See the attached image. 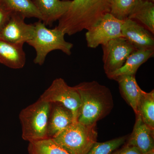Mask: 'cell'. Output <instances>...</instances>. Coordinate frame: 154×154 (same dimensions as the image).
<instances>
[{
  "label": "cell",
  "instance_id": "20",
  "mask_svg": "<svg viewBox=\"0 0 154 154\" xmlns=\"http://www.w3.org/2000/svg\"><path fill=\"white\" fill-rule=\"evenodd\" d=\"M29 154H70L56 143L51 138L29 142Z\"/></svg>",
  "mask_w": 154,
  "mask_h": 154
},
{
  "label": "cell",
  "instance_id": "9",
  "mask_svg": "<svg viewBox=\"0 0 154 154\" xmlns=\"http://www.w3.org/2000/svg\"><path fill=\"white\" fill-rule=\"evenodd\" d=\"M25 19L21 14L12 13L0 30V39L14 44L27 43L33 38L35 26L25 23Z\"/></svg>",
  "mask_w": 154,
  "mask_h": 154
},
{
  "label": "cell",
  "instance_id": "25",
  "mask_svg": "<svg viewBox=\"0 0 154 154\" xmlns=\"http://www.w3.org/2000/svg\"><path fill=\"white\" fill-rule=\"evenodd\" d=\"M143 154H154V149L151 150Z\"/></svg>",
  "mask_w": 154,
  "mask_h": 154
},
{
  "label": "cell",
  "instance_id": "5",
  "mask_svg": "<svg viewBox=\"0 0 154 154\" xmlns=\"http://www.w3.org/2000/svg\"><path fill=\"white\" fill-rule=\"evenodd\" d=\"M96 126L73 122L52 138L69 154H87L97 142Z\"/></svg>",
  "mask_w": 154,
  "mask_h": 154
},
{
  "label": "cell",
  "instance_id": "26",
  "mask_svg": "<svg viewBox=\"0 0 154 154\" xmlns=\"http://www.w3.org/2000/svg\"><path fill=\"white\" fill-rule=\"evenodd\" d=\"M148 1H150V2H154V0H148Z\"/></svg>",
  "mask_w": 154,
  "mask_h": 154
},
{
  "label": "cell",
  "instance_id": "21",
  "mask_svg": "<svg viewBox=\"0 0 154 154\" xmlns=\"http://www.w3.org/2000/svg\"><path fill=\"white\" fill-rule=\"evenodd\" d=\"M138 0H110V14L119 20L128 18Z\"/></svg>",
  "mask_w": 154,
  "mask_h": 154
},
{
  "label": "cell",
  "instance_id": "3",
  "mask_svg": "<svg viewBox=\"0 0 154 154\" xmlns=\"http://www.w3.org/2000/svg\"><path fill=\"white\" fill-rule=\"evenodd\" d=\"M34 25V35L27 43L36 51V56L33 60L34 63L42 65L48 54L54 51H61L67 55L71 54L73 44L65 39V34L63 31L56 27L49 29L40 20Z\"/></svg>",
  "mask_w": 154,
  "mask_h": 154
},
{
  "label": "cell",
  "instance_id": "17",
  "mask_svg": "<svg viewBox=\"0 0 154 154\" xmlns=\"http://www.w3.org/2000/svg\"><path fill=\"white\" fill-rule=\"evenodd\" d=\"M128 19L139 23L154 34V3L148 0H138Z\"/></svg>",
  "mask_w": 154,
  "mask_h": 154
},
{
  "label": "cell",
  "instance_id": "4",
  "mask_svg": "<svg viewBox=\"0 0 154 154\" xmlns=\"http://www.w3.org/2000/svg\"><path fill=\"white\" fill-rule=\"evenodd\" d=\"M51 103L40 98L22 109L19 118L22 130V137L29 142L48 138L47 126Z\"/></svg>",
  "mask_w": 154,
  "mask_h": 154
},
{
  "label": "cell",
  "instance_id": "23",
  "mask_svg": "<svg viewBox=\"0 0 154 154\" xmlns=\"http://www.w3.org/2000/svg\"><path fill=\"white\" fill-rule=\"evenodd\" d=\"M12 12L0 2V30L10 18Z\"/></svg>",
  "mask_w": 154,
  "mask_h": 154
},
{
  "label": "cell",
  "instance_id": "6",
  "mask_svg": "<svg viewBox=\"0 0 154 154\" xmlns=\"http://www.w3.org/2000/svg\"><path fill=\"white\" fill-rule=\"evenodd\" d=\"M40 99L51 103H58L71 110L75 121H78L81 110V97L75 86L71 87L62 78H57L42 95Z\"/></svg>",
  "mask_w": 154,
  "mask_h": 154
},
{
  "label": "cell",
  "instance_id": "1",
  "mask_svg": "<svg viewBox=\"0 0 154 154\" xmlns=\"http://www.w3.org/2000/svg\"><path fill=\"white\" fill-rule=\"evenodd\" d=\"M110 0H73L56 28L69 36L96 25L110 13Z\"/></svg>",
  "mask_w": 154,
  "mask_h": 154
},
{
  "label": "cell",
  "instance_id": "8",
  "mask_svg": "<svg viewBox=\"0 0 154 154\" xmlns=\"http://www.w3.org/2000/svg\"><path fill=\"white\" fill-rule=\"evenodd\" d=\"M102 46L103 67L107 75L120 69L129 56L137 50L122 37L112 39Z\"/></svg>",
  "mask_w": 154,
  "mask_h": 154
},
{
  "label": "cell",
  "instance_id": "18",
  "mask_svg": "<svg viewBox=\"0 0 154 154\" xmlns=\"http://www.w3.org/2000/svg\"><path fill=\"white\" fill-rule=\"evenodd\" d=\"M150 128L154 130V90L147 93L142 91L138 104L137 113Z\"/></svg>",
  "mask_w": 154,
  "mask_h": 154
},
{
  "label": "cell",
  "instance_id": "19",
  "mask_svg": "<svg viewBox=\"0 0 154 154\" xmlns=\"http://www.w3.org/2000/svg\"><path fill=\"white\" fill-rule=\"evenodd\" d=\"M12 13H18L25 18H35L42 21V18L32 0H0Z\"/></svg>",
  "mask_w": 154,
  "mask_h": 154
},
{
  "label": "cell",
  "instance_id": "7",
  "mask_svg": "<svg viewBox=\"0 0 154 154\" xmlns=\"http://www.w3.org/2000/svg\"><path fill=\"white\" fill-rule=\"evenodd\" d=\"M123 21L107 14L98 23L87 30L85 37L87 46L96 48L112 39L124 37L122 32Z\"/></svg>",
  "mask_w": 154,
  "mask_h": 154
},
{
  "label": "cell",
  "instance_id": "14",
  "mask_svg": "<svg viewBox=\"0 0 154 154\" xmlns=\"http://www.w3.org/2000/svg\"><path fill=\"white\" fill-rule=\"evenodd\" d=\"M23 46L0 39V63L11 69L23 68L26 63Z\"/></svg>",
  "mask_w": 154,
  "mask_h": 154
},
{
  "label": "cell",
  "instance_id": "22",
  "mask_svg": "<svg viewBox=\"0 0 154 154\" xmlns=\"http://www.w3.org/2000/svg\"><path fill=\"white\" fill-rule=\"evenodd\" d=\"M127 136L121 137L104 142H96L87 154H110L125 143Z\"/></svg>",
  "mask_w": 154,
  "mask_h": 154
},
{
  "label": "cell",
  "instance_id": "15",
  "mask_svg": "<svg viewBox=\"0 0 154 154\" xmlns=\"http://www.w3.org/2000/svg\"><path fill=\"white\" fill-rule=\"evenodd\" d=\"M154 54V49L137 50L129 56L120 69L107 75V78L116 80L123 76L135 75L140 67L153 57Z\"/></svg>",
  "mask_w": 154,
  "mask_h": 154
},
{
  "label": "cell",
  "instance_id": "13",
  "mask_svg": "<svg viewBox=\"0 0 154 154\" xmlns=\"http://www.w3.org/2000/svg\"><path fill=\"white\" fill-rule=\"evenodd\" d=\"M74 121L71 110L58 103H51L47 126L48 136L52 138Z\"/></svg>",
  "mask_w": 154,
  "mask_h": 154
},
{
  "label": "cell",
  "instance_id": "10",
  "mask_svg": "<svg viewBox=\"0 0 154 154\" xmlns=\"http://www.w3.org/2000/svg\"><path fill=\"white\" fill-rule=\"evenodd\" d=\"M122 32L123 37L136 49H154V34L136 21L124 20Z\"/></svg>",
  "mask_w": 154,
  "mask_h": 154
},
{
  "label": "cell",
  "instance_id": "11",
  "mask_svg": "<svg viewBox=\"0 0 154 154\" xmlns=\"http://www.w3.org/2000/svg\"><path fill=\"white\" fill-rule=\"evenodd\" d=\"M135 115L133 130L127 138L126 144L135 147L145 153L154 149V130L145 124L139 114Z\"/></svg>",
  "mask_w": 154,
  "mask_h": 154
},
{
  "label": "cell",
  "instance_id": "2",
  "mask_svg": "<svg viewBox=\"0 0 154 154\" xmlns=\"http://www.w3.org/2000/svg\"><path fill=\"white\" fill-rule=\"evenodd\" d=\"M75 87L82 103L78 122L87 125L96 124L110 113L113 102L109 88L95 81L83 82Z\"/></svg>",
  "mask_w": 154,
  "mask_h": 154
},
{
  "label": "cell",
  "instance_id": "16",
  "mask_svg": "<svg viewBox=\"0 0 154 154\" xmlns=\"http://www.w3.org/2000/svg\"><path fill=\"white\" fill-rule=\"evenodd\" d=\"M115 81L118 82L122 96L136 114L138 104L143 90L138 85L135 75L123 76Z\"/></svg>",
  "mask_w": 154,
  "mask_h": 154
},
{
  "label": "cell",
  "instance_id": "12",
  "mask_svg": "<svg viewBox=\"0 0 154 154\" xmlns=\"http://www.w3.org/2000/svg\"><path fill=\"white\" fill-rule=\"evenodd\" d=\"M39 14L42 22L46 26H51L58 21L68 10L71 0H32Z\"/></svg>",
  "mask_w": 154,
  "mask_h": 154
},
{
  "label": "cell",
  "instance_id": "24",
  "mask_svg": "<svg viewBox=\"0 0 154 154\" xmlns=\"http://www.w3.org/2000/svg\"><path fill=\"white\" fill-rule=\"evenodd\" d=\"M110 154H143L135 147L125 145L121 149L116 150Z\"/></svg>",
  "mask_w": 154,
  "mask_h": 154
}]
</instances>
